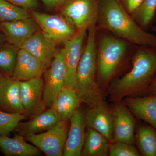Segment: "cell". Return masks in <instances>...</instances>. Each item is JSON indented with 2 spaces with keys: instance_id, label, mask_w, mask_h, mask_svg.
<instances>
[{
  "instance_id": "cell-1",
  "label": "cell",
  "mask_w": 156,
  "mask_h": 156,
  "mask_svg": "<svg viewBox=\"0 0 156 156\" xmlns=\"http://www.w3.org/2000/svg\"><path fill=\"white\" fill-rule=\"evenodd\" d=\"M131 69L108 85V93L115 102L131 95L146 93L156 75V47L136 45Z\"/></svg>"
},
{
  "instance_id": "cell-2",
  "label": "cell",
  "mask_w": 156,
  "mask_h": 156,
  "mask_svg": "<svg viewBox=\"0 0 156 156\" xmlns=\"http://www.w3.org/2000/svg\"><path fill=\"white\" fill-rule=\"evenodd\" d=\"M96 27L135 45L156 47V37L141 28L119 0H101Z\"/></svg>"
},
{
  "instance_id": "cell-3",
  "label": "cell",
  "mask_w": 156,
  "mask_h": 156,
  "mask_svg": "<svg viewBox=\"0 0 156 156\" xmlns=\"http://www.w3.org/2000/svg\"><path fill=\"white\" fill-rule=\"evenodd\" d=\"M100 30L103 33L96 34L97 80L101 87L104 88L132 55L135 47L132 46L135 44L108 31Z\"/></svg>"
},
{
  "instance_id": "cell-4",
  "label": "cell",
  "mask_w": 156,
  "mask_h": 156,
  "mask_svg": "<svg viewBox=\"0 0 156 156\" xmlns=\"http://www.w3.org/2000/svg\"><path fill=\"white\" fill-rule=\"evenodd\" d=\"M97 29L87 30L86 44L77 70L75 89L82 103L92 107L104 100L103 92L97 80Z\"/></svg>"
},
{
  "instance_id": "cell-5",
  "label": "cell",
  "mask_w": 156,
  "mask_h": 156,
  "mask_svg": "<svg viewBox=\"0 0 156 156\" xmlns=\"http://www.w3.org/2000/svg\"><path fill=\"white\" fill-rule=\"evenodd\" d=\"M101 0H65L57 10L78 30L96 25Z\"/></svg>"
},
{
  "instance_id": "cell-6",
  "label": "cell",
  "mask_w": 156,
  "mask_h": 156,
  "mask_svg": "<svg viewBox=\"0 0 156 156\" xmlns=\"http://www.w3.org/2000/svg\"><path fill=\"white\" fill-rule=\"evenodd\" d=\"M30 13L43 33L58 44L70 40L77 33V29L60 14H49L35 11H30Z\"/></svg>"
},
{
  "instance_id": "cell-7",
  "label": "cell",
  "mask_w": 156,
  "mask_h": 156,
  "mask_svg": "<svg viewBox=\"0 0 156 156\" xmlns=\"http://www.w3.org/2000/svg\"><path fill=\"white\" fill-rule=\"evenodd\" d=\"M64 54V48L58 50L50 66L44 73V98L47 108L52 107L59 92L65 87Z\"/></svg>"
},
{
  "instance_id": "cell-8",
  "label": "cell",
  "mask_w": 156,
  "mask_h": 156,
  "mask_svg": "<svg viewBox=\"0 0 156 156\" xmlns=\"http://www.w3.org/2000/svg\"><path fill=\"white\" fill-rule=\"evenodd\" d=\"M67 122L62 121L48 131L25 137L26 140L38 148L47 156H63L68 135Z\"/></svg>"
},
{
  "instance_id": "cell-9",
  "label": "cell",
  "mask_w": 156,
  "mask_h": 156,
  "mask_svg": "<svg viewBox=\"0 0 156 156\" xmlns=\"http://www.w3.org/2000/svg\"><path fill=\"white\" fill-rule=\"evenodd\" d=\"M44 81L42 76L20 81V97L26 119H32L45 110Z\"/></svg>"
},
{
  "instance_id": "cell-10",
  "label": "cell",
  "mask_w": 156,
  "mask_h": 156,
  "mask_svg": "<svg viewBox=\"0 0 156 156\" xmlns=\"http://www.w3.org/2000/svg\"><path fill=\"white\" fill-rule=\"evenodd\" d=\"M86 127L103 135L109 142L114 141V118L113 108L102 100L85 113Z\"/></svg>"
},
{
  "instance_id": "cell-11",
  "label": "cell",
  "mask_w": 156,
  "mask_h": 156,
  "mask_svg": "<svg viewBox=\"0 0 156 156\" xmlns=\"http://www.w3.org/2000/svg\"><path fill=\"white\" fill-rule=\"evenodd\" d=\"M87 34V30H78L73 37L63 44L66 70L65 87L75 89L77 70L83 50V46Z\"/></svg>"
},
{
  "instance_id": "cell-12",
  "label": "cell",
  "mask_w": 156,
  "mask_h": 156,
  "mask_svg": "<svg viewBox=\"0 0 156 156\" xmlns=\"http://www.w3.org/2000/svg\"><path fill=\"white\" fill-rule=\"evenodd\" d=\"M114 118V141L134 144L136 121L134 115L124 102H115L113 108Z\"/></svg>"
},
{
  "instance_id": "cell-13",
  "label": "cell",
  "mask_w": 156,
  "mask_h": 156,
  "mask_svg": "<svg viewBox=\"0 0 156 156\" xmlns=\"http://www.w3.org/2000/svg\"><path fill=\"white\" fill-rule=\"evenodd\" d=\"M58 45L47 37L40 30L29 38L20 48L27 50L37 58L46 70L57 54Z\"/></svg>"
},
{
  "instance_id": "cell-14",
  "label": "cell",
  "mask_w": 156,
  "mask_h": 156,
  "mask_svg": "<svg viewBox=\"0 0 156 156\" xmlns=\"http://www.w3.org/2000/svg\"><path fill=\"white\" fill-rule=\"evenodd\" d=\"M70 128L63 156H80L86 136L85 113L78 108L69 119Z\"/></svg>"
},
{
  "instance_id": "cell-15",
  "label": "cell",
  "mask_w": 156,
  "mask_h": 156,
  "mask_svg": "<svg viewBox=\"0 0 156 156\" xmlns=\"http://www.w3.org/2000/svg\"><path fill=\"white\" fill-rule=\"evenodd\" d=\"M40 30L32 17L12 22H0V30L6 41L19 49L29 38Z\"/></svg>"
},
{
  "instance_id": "cell-16",
  "label": "cell",
  "mask_w": 156,
  "mask_h": 156,
  "mask_svg": "<svg viewBox=\"0 0 156 156\" xmlns=\"http://www.w3.org/2000/svg\"><path fill=\"white\" fill-rule=\"evenodd\" d=\"M20 91V81L10 76H1L0 110L23 114Z\"/></svg>"
},
{
  "instance_id": "cell-17",
  "label": "cell",
  "mask_w": 156,
  "mask_h": 156,
  "mask_svg": "<svg viewBox=\"0 0 156 156\" xmlns=\"http://www.w3.org/2000/svg\"><path fill=\"white\" fill-rule=\"evenodd\" d=\"M61 121L56 112L50 108L30 119L29 121L20 122L15 131L17 134L25 137L48 131Z\"/></svg>"
},
{
  "instance_id": "cell-18",
  "label": "cell",
  "mask_w": 156,
  "mask_h": 156,
  "mask_svg": "<svg viewBox=\"0 0 156 156\" xmlns=\"http://www.w3.org/2000/svg\"><path fill=\"white\" fill-rule=\"evenodd\" d=\"M124 102L134 115L156 130V95L127 97Z\"/></svg>"
},
{
  "instance_id": "cell-19",
  "label": "cell",
  "mask_w": 156,
  "mask_h": 156,
  "mask_svg": "<svg viewBox=\"0 0 156 156\" xmlns=\"http://www.w3.org/2000/svg\"><path fill=\"white\" fill-rule=\"evenodd\" d=\"M45 71L37 58L24 49L18 51L16 66L11 76L20 81L42 76Z\"/></svg>"
},
{
  "instance_id": "cell-20",
  "label": "cell",
  "mask_w": 156,
  "mask_h": 156,
  "mask_svg": "<svg viewBox=\"0 0 156 156\" xmlns=\"http://www.w3.org/2000/svg\"><path fill=\"white\" fill-rule=\"evenodd\" d=\"M26 140L25 137L17 134L14 138L0 136V149L9 156H36L41 154L38 148Z\"/></svg>"
},
{
  "instance_id": "cell-21",
  "label": "cell",
  "mask_w": 156,
  "mask_h": 156,
  "mask_svg": "<svg viewBox=\"0 0 156 156\" xmlns=\"http://www.w3.org/2000/svg\"><path fill=\"white\" fill-rule=\"evenodd\" d=\"M81 102L75 89L65 87L51 108L56 112L61 121L67 122L79 108Z\"/></svg>"
},
{
  "instance_id": "cell-22",
  "label": "cell",
  "mask_w": 156,
  "mask_h": 156,
  "mask_svg": "<svg viewBox=\"0 0 156 156\" xmlns=\"http://www.w3.org/2000/svg\"><path fill=\"white\" fill-rule=\"evenodd\" d=\"M109 143L100 133L92 128H87L81 156L108 155Z\"/></svg>"
},
{
  "instance_id": "cell-23",
  "label": "cell",
  "mask_w": 156,
  "mask_h": 156,
  "mask_svg": "<svg viewBox=\"0 0 156 156\" xmlns=\"http://www.w3.org/2000/svg\"><path fill=\"white\" fill-rule=\"evenodd\" d=\"M135 141L141 155L156 156V130L153 127L147 125L139 126Z\"/></svg>"
},
{
  "instance_id": "cell-24",
  "label": "cell",
  "mask_w": 156,
  "mask_h": 156,
  "mask_svg": "<svg viewBox=\"0 0 156 156\" xmlns=\"http://www.w3.org/2000/svg\"><path fill=\"white\" fill-rule=\"evenodd\" d=\"M131 17L147 31L156 21V0H144Z\"/></svg>"
},
{
  "instance_id": "cell-25",
  "label": "cell",
  "mask_w": 156,
  "mask_h": 156,
  "mask_svg": "<svg viewBox=\"0 0 156 156\" xmlns=\"http://www.w3.org/2000/svg\"><path fill=\"white\" fill-rule=\"evenodd\" d=\"M31 17L30 12L27 9L6 0H0V22H12Z\"/></svg>"
},
{
  "instance_id": "cell-26",
  "label": "cell",
  "mask_w": 156,
  "mask_h": 156,
  "mask_svg": "<svg viewBox=\"0 0 156 156\" xmlns=\"http://www.w3.org/2000/svg\"><path fill=\"white\" fill-rule=\"evenodd\" d=\"M19 48L11 45L0 50V69L12 76L17 63Z\"/></svg>"
},
{
  "instance_id": "cell-27",
  "label": "cell",
  "mask_w": 156,
  "mask_h": 156,
  "mask_svg": "<svg viewBox=\"0 0 156 156\" xmlns=\"http://www.w3.org/2000/svg\"><path fill=\"white\" fill-rule=\"evenodd\" d=\"M26 119L24 115L17 113H9L0 110V136H9L15 131L23 120Z\"/></svg>"
},
{
  "instance_id": "cell-28",
  "label": "cell",
  "mask_w": 156,
  "mask_h": 156,
  "mask_svg": "<svg viewBox=\"0 0 156 156\" xmlns=\"http://www.w3.org/2000/svg\"><path fill=\"white\" fill-rule=\"evenodd\" d=\"M110 156H140L139 150L134 145L121 141H113L109 145Z\"/></svg>"
},
{
  "instance_id": "cell-29",
  "label": "cell",
  "mask_w": 156,
  "mask_h": 156,
  "mask_svg": "<svg viewBox=\"0 0 156 156\" xmlns=\"http://www.w3.org/2000/svg\"><path fill=\"white\" fill-rule=\"evenodd\" d=\"M9 2L30 11H35L38 8L37 0H6Z\"/></svg>"
},
{
  "instance_id": "cell-30",
  "label": "cell",
  "mask_w": 156,
  "mask_h": 156,
  "mask_svg": "<svg viewBox=\"0 0 156 156\" xmlns=\"http://www.w3.org/2000/svg\"><path fill=\"white\" fill-rule=\"evenodd\" d=\"M144 0H119L126 11L132 16Z\"/></svg>"
},
{
  "instance_id": "cell-31",
  "label": "cell",
  "mask_w": 156,
  "mask_h": 156,
  "mask_svg": "<svg viewBox=\"0 0 156 156\" xmlns=\"http://www.w3.org/2000/svg\"><path fill=\"white\" fill-rule=\"evenodd\" d=\"M65 0H42L48 10H57Z\"/></svg>"
},
{
  "instance_id": "cell-32",
  "label": "cell",
  "mask_w": 156,
  "mask_h": 156,
  "mask_svg": "<svg viewBox=\"0 0 156 156\" xmlns=\"http://www.w3.org/2000/svg\"><path fill=\"white\" fill-rule=\"evenodd\" d=\"M146 93H147V95H156V75L150 85Z\"/></svg>"
},
{
  "instance_id": "cell-33",
  "label": "cell",
  "mask_w": 156,
  "mask_h": 156,
  "mask_svg": "<svg viewBox=\"0 0 156 156\" xmlns=\"http://www.w3.org/2000/svg\"><path fill=\"white\" fill-rule=\"evenodd\" d=\"M5 40L4 34L0 33V46L2 44L3 42L5 41Z\"/></svg>"
},
{
  "instance_id": "cell-34",
  "label": "cell",
  "mask_w": 156,
  "mask_h": 156,
  "mask_svg": "<svg viewBox=\"0 0 156 156\" xmlns=\"http://www.w3.org/2000/svg\"><path fill=\"white\" fill-rule=\"evenodd\" d=\"M152 30L156 32V26H155L152 27Z\"/></svg>"
},
{
  "instance_id": "cell-35",
  "label": "cell",
  "mask_w": 156,
  "mask_h": 156,
  "mask_svg": "<svg viewBox=\"0 0 156 156\" xmlns=\"http://www.w3.org/2000/svg\"><path fill=\"white\" fill-rule=\"evenodd\" d=\"M1 76H0V78H1Z\"/></svg>"
}]
</instances>
